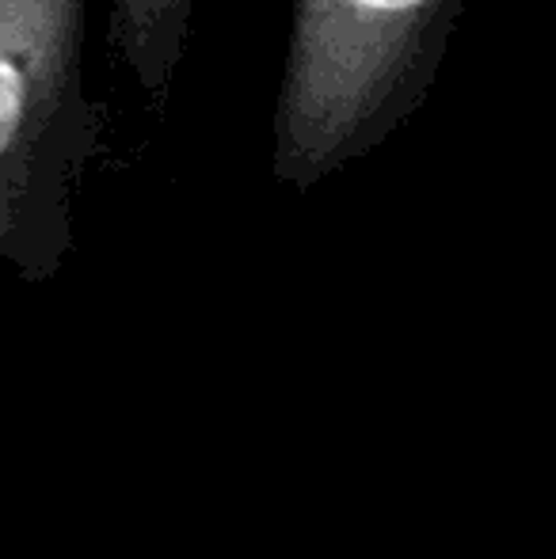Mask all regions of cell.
Here are the masks:
<instances>
[{"mask_svg": "<svg viewBox=\"0 0 556 559\" xmlns=\"http://www.w3.org/2000/svg\"><path fill=\"white\" fill-rule=\"evenodd\" d=\"M453 0H294L271 115V176L317 187L366 156L412 104Z\"/></svg>", "mask_w": 556, "mask_h": 559, "instance_id": "cell-1", "label": "cell"}, {"mask_svg": "<svg viewBox=\"0 0 556 559\" xmlns=\"http://www.w3.org/2000/svg\"><path fill=\"white\" fill-rule=\"evenodd\" d=\"M194 8L199 0H107V35L145 104H168L191 38Z\"/></svg>", "mask_w": 556, "mask_h": 559, "instance_id": "cell-3", "label": "cell"}, {"mask_svg": "<svg viewBox=\"0 0 556 559\" xmlns=\"http://www.w3.org/2000/svg\"><path fill=\"white\" fill-rule=\"evenodd\" d=\"M84 43L88 0H0V248L27 266L66 248L69 199L96 156Z\"/></svg>", "mask_w": 556, "mask_h": 559, "instance_id": "cell-2", "label": "cell"}]
</instances>
